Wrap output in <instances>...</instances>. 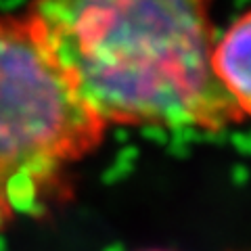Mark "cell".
<instances>
[{"label": "cell", "mask_w": 251, "mask_h": 251, "mask_svg": "<svg viewBox=\"0 0 251 251\" xmlns=\"http://www.w3.org/2000/svg\"><path fill=\"white\" fill-rule=\"evenodd\" d=\"M147 251H166V249H147Z\"/></svg>", "instance_id": "4"}, {"label": "cell", "mask_w": 251, "mask_h": 251, "mask_svg": "<svg viewBox=\"0 0 251 251\" xmlns=\"http://www.w3.org/2000/svg\"><path fill=\"white\" fill-rule=\"evenodd\" d=\"M211 72L243 120H251V9L241 13L214 42Z\"/></svg>", "instance_id": "3"}, {"label": "cell", "mask_w": 251, "mask_h": 251, "mask_svg": "<svg viewBox=\"0 0 251 251\" xmlns=\"http://www.w3.org/2000/svg\"><path fill=\"white\" fill-rule=\"evenodd\" d=\"M214 0H31L25 19L107 128L220 132L243 120L211 72Z\"/></svg>", "instance_id": "1"}, {"label": "cell", "mask_w": 251, "mask_h": 251, "mask_svg": "<svg viewBox=\"0 0 251 251\" xmlns=\"http://www.w3.org/2000/svg\"><path fill=\"white\" fill-rule=\"evenodd\" d=\"M107 126L54 67L25 15L0 13V230L67 199Z\"/></svg>", "instance_id": "2"}]
</instances>
